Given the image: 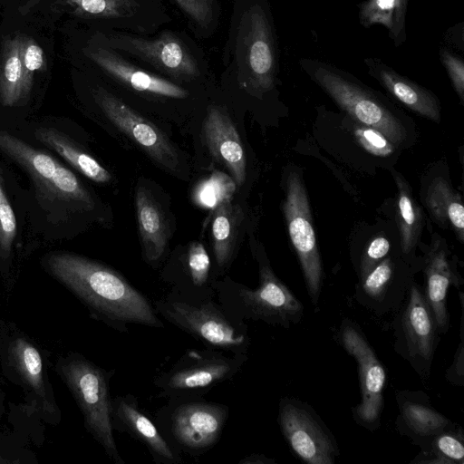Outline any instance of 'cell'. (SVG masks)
<instances>
[{
    "instance_id": "1",
    "label": "cell",
    "mask_w": 464,
    "mask_h": 464,
    "mask_svg": "<svg viewBox=\"0 0 464 464\" xmlns=\"http://www.w3.org/2000/svg\"><path fill=\"white\" fill-rule=\"evenodd\" d=\"M46 266L93 317L116 332L127 334L130 324L164 327L150 299L111 267L69 253L49 256Z\"/></svg>"
},
{
    "instance_id": "2",
    "label": "cell",
    "mask_w": 464,
    "mask_h": 464,
    "mask_svg": "<svg viewBox=\"0 0 464 464\" xmlns=\"http://www.w3.org/2000/svg\"><path fill=\"white\" fill-rule=\"evenodd\" d=\"M160 317L188 334L204 347L248 354L247 324L230 315L217 297L190 299L169 291L153 303Z\"/></svg>"
},
{
    "instance_id": "3",
    "label": "cell",
    "mask_w": 464,
    "mask_h": 464,
    "mask_svg": "<svg viewBox=\"0 0 464 464\" xmlns=\"http://www.w3.org/2000/svg\"><path fill=\"white\" fill-rule=\"evenodd\" d=\"M258 286L250 288L227 277L216 281V297L227 312L239 321H259L290 328L304 317V308L276 276L269 263L259 259Z\"/></svg>"
},
{
    "instance_id": "4",
    "label": "cell",
    "mask_w": 464,
    "mask_h": 464,
    "mask_svg": "<svg viewBox=\"0 0 464 464\" xmlns=\"http://www.w3.org/2000/svg\"><path fill=\"white\" fill-rule=\"evenodd\" d=\"M229 415L227 405L203 396L168 399L154 420L169 443L181 454L198 457L220 440Z\"/></svg>"
},
{
    "instance_id": "5",
    "label": "cell",
    "mask_w": 464,
    "mask_h": 464,
    "mask_svg": "<svg viewBox=\"0 0 464 464\" xmlns=\"http://www.w3.org/2000/svg\"><path fill=\"white\" fill-rule=\"evenodd\" d=\"M59 369L84 420V426L115 464H125L113 435L110 381L112 371L96 365L80 355L63 359Z\"/></svg>"
},
{
    "instance_id": "6",
    "label": "cell",
    "mask_w": 464,
    "mask_h": 464,
    "mask_svg": "<svg viewBox=\"0 0 464 464\" xmlns=\"http://www.w3.org/2000/svg\"><path fill=\"white\" fill-rule=\"evenodd\" d=\"M247 360L248 354H235L208 347L190 349L158 373L152 383L158 397L166 400L203 396L232 380Z\"/></svg>"
},
{
    "instance_id": "7",
    "label": "cell",
    "mask_w": 464,
    "mask_h": 464,
    "mask_svg": "<svg viewBox=\"0 0 464 464\" xmlns=\"http://www.w3.org/2000/svg\"><path fill=\"white\" fill-rule=\"evenodd\" d=\"M392 328L395 352L421 379H429L440 334L424 289L413 281L396 311Z\"/></svg>"
},
{
    "instance_id": "8",
    "label": "cell",
    "mask_w": 464,
    "mask_h": 464,
    "mask_svg": "<svg viewBox=\"0 0 464 464\" xmlns=\"http://www.w3.org/2000/svg\"><path fill=\"white\" fill-rule=\"evenodd\" d=\"M305 68L311 78L354 121L378 130L394 145L405 140L406 130L401 121L369 92L321 63Z\"/></svg>"
},
{
    "instance_id": "9",
    "label": "cell",
    "mask_w": 464,
    "mask_h": 464,
    "mask_svg": "<svg viewBox=\"0 0 464 464\" xmlns=\"http://www.w3.org/2000/svg\"><path fill=\"white\" fill-rule=\"evenodd\" d=\"M0 150L29 173L44 198L74 202L86 208L92 207V197L76 176L49 154L3 130Z\"/></svg>"
},
{
    "instance_id": "10",
    "label": "cell",
    "mask_w": 464,
    "mask_h": 464,
    "mask_svg": "<svg viewBox=\"0 0 464 464\" xmlns=\"http://www.w3.org/2000/svg\"><path fill=\"white\" fill-rule=\"evenodd\" d=\"M283 210L289 237L300 261L308 295L312 304L317 306L323 285L322 261L312 223L306 188L296 171L289 173L286 179V195Z\"/></svg>"
},
{
    "instance_id": "11",
    "label": "cell",
    "mask_w": 464,
    "mask_h": 464,
    "mask_svg": "<svg viewBox=\"0 0 464 464\" xmlns=\"http://www.w3.org/2000/svg\"><path fill=\"white\" fill-rule=\"evenodd\" d=\"M277 422L289 448L308 464H334L340 451L336 440L314 409L305 402L283 397Z\"/></svg>"
},
{
    "instance_id": "12",
    "label": "cell",
    "mask_w": 464,
    "mask_h": 464,
    "mask_svg": "<svg viewBox=\"0 0 464 464\" xmlns=\"http://www.w3.org/2000/svg\"><path fill=\"white\" fill-rule=\"evenodd\" d=\"M343 349L357 362L362 399L353 409L354 421L362 428L375 430L381 425L386 372L362 331L354 322L343 319L338 331Z\"/></svg>"
},
{
    "instance_id": "13",
    "label": "cell",
    "mask_w": 464,
    "mask_h": 464,
    "mask_svg": "<svg viewBox=\"0 0 464 464\" xmlns=\"http://www.w3.org/2000/svg\"><path fill=\"white\" fill-rule=\"evenodd\" d=\"M94 97L104 114L119 130L162 167L169 170L177 169L179 155L169 139L154 124L102 88L95 92Z\"/></svg>"
},
{
    "instance_id": "14",
    "label": "cell",
    "mask_w": 464,
    "mask_h": 464,
    "mask_svg": "<svg viewBox=\"0 0 464 464\" xmlns=\"http://www.w3.org/2000/svg\"><path fill=\"white\" fill-rule=\"evenodd\" d=\"M113 430L126 433L141 443L157 464H180L182 454L164 438L154 419L140 406L132 394L116 395L111 400Z\"/></svg>"
},
{
    "instance_id": "15",
    "label": "cell",
    "mask_w": 464,
    "mask_h": 464,
    "mask_svg": "<svg viewBox=\"0 0 464 464\" xmlns=\"http://www.w3.org/2000/svg\"><path fill=\"white\" fill-rule=\"evenodd\" d=\"M109 43L111 47L126 51L173 77L190 79L198 74L197 63L186 45L169 32L152 40L121 34L111 36Z\"/></svg>"
},
{
    "instance_id": "16",
    "label": "cell",
    "mask_w": 464,
    "mask_h": 464,
    "mask_svg": "<svg viewBox=\"0 0 464 464\" xmlns=\"http://www.w3.org/2000/svg\"><path fill=\"white\" fill-rule=\"evenodd\" d=\"M411 283V278L401 276L396 262L386 256L359 279L353 297L367 310L383 315L400 308Z\"/></svg>"
},
{
    "instance_id": "17",
    "label": "cell",
    "mask_w": 464,
    "mask_h": 464,
    "mask_svg": "<svg viewBox=\"0 0 464 464\" xmlns=\"http://www.w3.org/2000/svg\"><path fill=\"white\" fill-rule=\"evenodd\" d=\"M395 397L399 409L396 429L420 450H425L436 435L454 425L433 408L422 391H398Z\"/></svg>"
},
{
    "instance_id": "18",
    "label": "cell",
    "mask_w": 464,
    "mask_h": 464,
    "mask_svg": "<svg viewBox=\"0 0 464 464\" xmlns=\"http://www.w3.org/2000/svg\"><path fill=\"white\" fill-rule=\"evenodd\" d=\"M203 134L213 157L231 173L236 184L246 179V157L238 132L230 118L216 106L209 107Z\"/></svg>"
},
{
    "instance_id": "19",
    "label": "cell",
    "mask_w": 464,
    "mask_h": 464,
    "mask_svg": "<svg viewBox=\"0 0 464 464\" xmlns=\"http://www.w3.org/2000/svg\"><path fill=\"white\" fill-rule=\"evenodd\" d=\"M85 53L109 75L135 91L176 99L188 95L187 90L135 67L107 48H89Z\"/></svg>"
},
{
    "instance_id": "20",
    "label": "cell",
    "mask_w": 464,
    "mask_h": 464,
    "mask_svg": "<svg viewBox=\"0 0 464 464\" xmlns=\"http://www.w3.org/2000/svg\"><path fill=\"white\" fill-rule=\"evenodd\" d=\"M426 286L425 297L435 318L440 334L450 328L447 310V292L450 286L463 284L459 275L451 266L445 249L434 245L426 254L423 262Z\"/></svg>"
},
{
    "instance_id": "21",
    "label": "cell",
    "mask_w": 464,
    "mask_h": 464,
    "mask_svg": "<svg viewBox=\"0 0 464 464\" xmlns=\"http://www.w3.org/2000/svg\"><path fill=\"white\" fill-rule=\"evenodd\" d=\"M164 279L172 285L170 292L190 299L216 297V279L211 275L209 256L200 242L189 244L179 271L166 274Z\"/></svg>"
},
{
    "instance_id": "22",
    "label": "cell",
    "mask_w": 464,
    "mask_h": 464,
    "mask_svg": "<svg viewBox=\"0 0 464 464\" xmlns=\"http://www.w3.org/2000/svg\"><path fill=\"white\" fill-rule=\"evenodd\" d=\"M246 29L244 42L246 64L254 83L267 90L274 82L275 54L267 21L259 8L249 11Z\"/></svg>"
},
{
    "instance_id": "23",
    "label": "cell",
    "mask_w": 464,
    "mask_h": 464,
    "mask_svg": "<svg viewBox=\"0 0 464 464\" xmlns=\"http://www.w3.org/2000/svg\"><path fill=\"white\" fill-rule=\"evenodd\" d=\"M369 72L397 100L416 113L440 121V104L430 91L398 74L378 60L366 59Z\"/></svg>"
},
{
    "instance_id": "24",
    "label": "cell",
    "mask_w": 464,
    "mask_h": 464,
    "mask_svg": "<svg viewBox=\"0 0 464 464\" xmlns=\"http://www.w3.org/2000/svg\"><path fill=\"white\" fill-rule=\"evenodd\" d=\"M136 210L143 256L147 263H159L168 242V225L159 204L147 189L139 186L136 190Z\"/></svg>"
},
{
    "instance_id": "25",
    "label": "cell",
    "mask_w": 464,
    "mask_h": 464,
    "mask_svg": "<svg viewBox=\"0 0 464 464\" xmlns=\"http://www.w3.org/2000/svg\"><path fill=\"white\" fill-rule=\"evenodd\" d=\"M211 233L217 275L226 271L235 251L236 237L240 223V209L230 201L225 202L214 210Z\"/></svg>"
},
{
    "instance_id": "26",
    "label": "cell",
    "mask_w": 464,
    "mask_h": 464,
    "mask_svg": "<svg viewBox=\"0 0 464 464\" xmlns=\"http://www.w3.org/2000/svg\"><path fill=\"white\" fill-rule=\"evenodd\" d=\"M35 138L49 149L57 152L75 169L88 179L106 183L111 176L94 158L77 148L71 140L62 132L52 128H39L34 132Z\"/></svg>"
},
{
    "instance_id": "27",
    "label": "cell",
    "mask_w": 464,
    "mask_h": 464,
    "mask_svg": "<svg viewBox=\"0 0 464 464\" xmlns=\"http://www.w3.org/2000/svg\"><path fill=\"white\" fill-rule=\"evenodd\" d=\"M22 40V34L6 39L0 53V101L8 107L28 96L21 59Z\"/></svg>"
},
{
    "instance_id": "28",
    "label": "cell",
    "mask_w": 464,
    "mask_h": 464,
    "mask_svg": "<svg viewBox=\"0 0 464 464\" xmlns=\"http://www.w3.org/2000/svg\"><path fill=\"white\" fill-rule=\"evenodd\" d=\"M397 188L396 221L400 231L401 247L404 255L416 246L422 229V210L412 196L408 182L402 176L392 171Z\"/></svg>"
},
{
    "instance_id": "29",
    "label": "cell",
    "mask_w": 464,
    "mask_h": 464,
    "mask_svg": "<svg viewBox=\"0 0 464 464\" xmlns=\"http://www.w3.org/2000/svg\"><path fill=\"white\" fill-rule=\"evenodd\" d=\"M427 206L436 221L450 224L460 242L464 241V208L459 195L442 178L434 179L426 197Z\"/></svg>"
},
{
    "instance_id": "30",
    "label": "cell",
    "mask_w": 464,
    "mask_h": 464,
    "mask_svg": "<svg viewBox=\"0 0 464 464\" xmlns=\"http://www.w3.org/2000/svg\"><path fill=\"white\" fill-rule=\"evenodd\" d=\"M415 464H463L464 432L454 424L436 435L425 450L410 462Z\"/></svg>"
},
{
    "instance_id": "31",
    "label": "cell",
    "mask_w": 464,
    "mask_h": 464,
    "mask_svg": "<svg viewBox=\"0 0 464 464\" xmlns=\"http://www.w3.org/2000/svg\"><path fill=\"white\" fill-rule=\"evenodd\" d=\"M406 5L407 0H368L361 6V23L364 26L381 24L396 40L403 30Z\"/></svg>"
},
{
    "instance_id": "32",
    "label": "cell",
    "mask_w": 464,
    "mask_h": 464,
    "mask_svg": "<svg viewBox=\"0 0 464 464\" xmlns=\"http://www.w3.org/2000/svg\"><path fill=\"white\" fill-rule=\"evenodd\" d=\"M10 356L23 380L35 392L43 394V361L38 350L26 340L18 338L10 346Z\"/></svg>"
},
{
    "instance_id": "33",
    "label": "cell",
    "mask_w": 464,
    "mask_h": 464,
    "mask_svg": "<svg viewBox=\"0 0 464 464\" xmlns=\"http://www.w3.org/2000/svg\"><path fill=\"white\" fill-rule=\"evenodd\" d=\"M236 185L233 178L222 171L215 170L195 187L192 200L202 208L214 210L221 204L231 200Z\"/></svg>"
},
{
    "instance_id": "34",
    "label": "cell",
    "mask_w": 464,
    "mask_h": 464,
    "mask_svg": "<svg viewBox=\"0 0 464 464\" xmlns=\"http://www.w3.org/2000/svg\"><path fill=\"white\" fill-rule=\"evenodd\" d=\"M70 13L81 17L116 18L132 14L134 0H57Z\"/></svg>"
},
{
    "instance_id": "35",
    "label": "cell",
    "mask_w": 464,
    "mask_h": 464,
    "mask_svg": "<svg viewBox=\"0 0 464 464\" xmlns=\"http://www.w3.org/2000/svg\"><path fill=\"white\" fill-rule=\"evenodd\" d=\"M21 59L24 71V87L29 94L34 75L46 67L45 54L42 47L33 38L23 35L21 46Z\"/></svg>"
},
{
    "instance_id": "36",
    "label": "cell",
    "mask_w": 464,
    "mask_h": 464,
    "mask_svg": "<svg viewBox=\"0 0 464 464\" xmlns=\"http://www.w3.org/2000/svg\"><path fill=\"white\" fill-rule=\"evenodd\" d=\"M353 133L357 142L374 156L386 157L394 152V144L382 132L371 126L355 121L353 126Z\"/></svg>"
},
{
    "instance_id": "37",
    "label": "cell",
    "mask_w": 464,
    "mask_h": 464,
    "mask_svg": "<svg viewBox=\"0 0 464 464\" xmlns=\"http://www.w3.org/2000/svg\"><path fill=\"white\" fill-rule=\"evenodd\" d=\"M16 229L15 215L0 176V255L3 257H7L10 255Z\"/></svg>"
},
{
    "instance_id": "38",
    "label": "cell",
    "mask_w": 464,
    "mask_h": 464,
    "mask_svg": "<svg viewBox=\"0 0 464 464\" xmlns=\"http://www.w3.org/2000/svg\"><path fill=\"white\" fill-rule=\"evenodd\" d=\"M390 242L384 237L371 240L359 259L357 272L359 279L363 278L381 260L387 256Z\"/></svg>"
},
{
    "instance_id": "39",
    "label": "cell",
    "mask_w": 464,
    "mask_h": 464,
    "mask_svg": "<svg viewBox=\"0 0 464 464\" xmlns=\"http://www.w3.org/2000/svg\"><path fill=\"white\" fill-rule=\"evenodd\" d=\"M460 303V324H459V343L456 350L453 361L446 372V379L454 385L462 386L464 383V295L459 291Z\"/></svg>"
},
{
    "instance_id": "40",
    "label": "cell",
    "mask_w": 464,
    "mask_h": 464,
    "mask_svg": "<svg viewBox=\"0 0 464 464\" xmlns=\"http://www.w3.org/2000/svg\"><path fill=\"white\" fill-rule=\"evenodd\" d=\"M440 60L446 68L454 89L461 102H464V63L462 60L445 48L440 51Z\"/></svg>"
},
{
    "instance_id": "41",
    "label": "cell",
    "mask_w": 464,
    "mask_h": 464,
    "mask_svg": "<svg viewBox=\"0 0 464 464\" xmlns=\"http://www.w3.org/2000/svg\"><path fill=\"white\" fill-rule=\"evenodd\" d=\"M198 24L207 26L214 14L215 0H175Z\"/></svg>"
},
{
    "instance_id": "42",
    "label": "cell",
    "mask_w": 464,
    "mask_h": 464,
    "mask_svg": "<svg viewBox=\"0 0 464 464\" xmlns=\"http://www.w3.org/2000/svg\"><path fill=\"white\" fill-rule=\"evenodd\" d=\"M274 459L268 458L263 454L253 453L238 461V464H275Z\"/></svg>"
},
{
    "instance_id": "43",
    "label": "cell",
    "mask_w": 464,
    "mask_h": 464,
    "mask_svg": "<svg viewBox=\"0 0 464 464\" xmlns=\"http://www.w3.org/2000/svg\"><path fill=\"white\" fill-rule=\"evenodd\" d=\"M40 2L41 0H25L24 3L19 6V13L21 14H26L27 13L32 11V9Z\"/></svg>"
}]
</instances>
